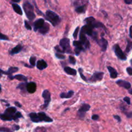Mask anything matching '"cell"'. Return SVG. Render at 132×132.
<instances>
[{
    "mask_svg": "<svg viewBox=\"0 0 132 132\" xmlns=\"http://www.w3.org/2000/svg\"><path fill=\"white\" fill-rule=\"evenodd\" d=\"M30 119L32 121V122L35 123H38V122H52L53 119L50 118L49 116H48L45 112H39L38 113H29L28 115Z\"/></svg>",
    "mask_w": 132,
    "mask_h": 132,
    "instance_id": "obj_1",
    "label": "cell"
},
{
    "mask_svg": "<svg viewBox=\"0 0 132 132\" xmlns=\"http://www.w3.org/2000/svg\"><path fill=\"white\" fill-rule=\"evenodd\" d=\"M23 7L27 15V18L30 21H33L36 18V14L34 13V8L33 5L29 1H26L23 3Z\"/></svg>",
    "mask_w": 132,
    "mask_h": 132,
    "instance_id": "obj_2",
    "label": "cell"
},
{
    "mask_svg": "<svg viewBox=\"0 0 132 132\" xmlns=\"http://www.w3.org/2000/svg\"><path fill=\"white\" fill-rule=\"evenodd\" d=\"M46 20L48 21L50 23H52L54 27L58 25L61 22V18L56 13L52 10H48L46 12V15H45Z\"/></svg>",
    "mask_w": 132,
    "mask_h": 132,
    "instance_id": "obj_3",
    "label": "cell"
},
{
    "mask_svg": "<svg viewBox=\"0 0 132 132\" xmlns=\"http://www.w3.org/2000/svg\"><path fill=\"white\" fill-rule=\"evenodd\" d=\"M85 23L86 24H88L92 28H101L104 29L106 32V28L105 27L104 24L102 23L101 22L97 21L96 19L93 17H89V18H86L85 19Z\"/></svg>",
    "mask_w": 132,
    "mask_h": 132,
    "instance_id": "obj_4",
    "label": "cell"
},
{
    "mask_svg": "<svg viewBox=\"0 0 132 132\" xmlns=\"http://www.w3.org/2000/svg\"><path fill=\"white\" fill-rule=\"evenodd\" d=\"M59 45L63 48L66 53L73 54V52H72V48L70 47V42L69 39L63 38L61 39L60 42H59Z\"/></svg>",
    "mask_w": 132,
    "mask_h": 132,
    "instance_id": "obj_5",
    "label": "cell"
},
{
    "mask_svg": "<svg viewBox=\"0 0 132 132\" xmlns=\"http://www.w3.org/2000/svg\"><path fill=\"white\" fill-rule=\"evenodd\" d=\"M113 49L116 56L117 57L118 59L122 61H126L127 59V57L125 55V54L123 52V51H122V49L121 48V47H120V46L118 44H116L113 46Z\"/></svg>",
    "mask_w": 132,
    "mask_h": 132,
    "instance_id": "obj_6",
    "label": "cell"
},
{
    "mask_svg": "<svg viewBox=\"0 0 132 132\" xmlns=\"http://www.w3.org/2000/svg\"><path fill=\"white\" fill-rule=\"evenodd\" d=\"M42 97L45 100V103H44L43 105L41 106V108L42 109H45V108H47L48 104H50V101H51V95H50V92L48 90H45L42 93Z\"/></svg>",
    "mask_w": 132,
    "mask_h": 132,
    "instance_id": "obj_7",
    "label": "cell"
},
{
    "mask_svg": "<svg viewBox=\"0 0 132 132\" xmlns=\"http://www.w3.org/2000/svg\"><path fill=\"white\" fill-rule=\"evenodd\" d=\"M90 109V105L88 104H83L81 106V108L79 109L78 112H77V116H78L79 118L82 119L85 117L86 113Z\"/></svg>",
    "mask_w": 132,
    "mask_h": 132,
    "instance_id": "obj_8",
    "label": "cell"
},
{
    "mask_svg": "<svg viewBox=\"0 0 132 132\" xmlns=\"http://www.w3.org/2000/svg\"><path fill=\"white\" fill-rule=\"evenodd\" d=\"M79 39L80 41L82 43L84 47L85 48V49H88L90 46V41H88V39H87L86 36V34L83 32L82 30L80 31V34H79Z\"/></svg>",
    "mask_w": 132,
    "mask_h": 132,
    "instance_id": "obj_9",
    "label": "cell"
},
{
    "mask_svg": "<svg viewBox=\"0 0 132 132\" xmlns=\"http://www.w3.org/2000/svg\"><path fill=\"white\" fill-rule=\"evenodd\" d=\"M104 72H96L93 74L91 78H90L89 81L91 82H96V81H100L103 79Z\"/></svg>",
    "mask_w": 132,
    "mask_h": 132,
    "instance_id": "obj_10",
    "label": "cell"
},
{
    "mask_svg": "<svg viewBox=\"0 0 132 132\" xmlns=\"http://www.w3.org/2000/svg\"><path fill=\"white\" fill-rule=\"evenodd\" d=\"M45 19L43 18H39V19H37L34 23V30L35 32L39 30L45 24Z\"/></svg>",
    "mask_w": 132,
    "mask_h": 132,
    "instance_id": "obj_11",
    "label": "cell"
},
{
    "mask_svg": "<svg viewBox=\"0 0 132 132\" xmlns=\"http://www.w3.org/2000/svg\"><path fill=\"white\" fill-rule=\"evenodd\" d=\"M97 43L98 45L101 46L102 51L106 52V50H107V47H108V41H107V40H106L104 37H102L101 38L98 39Z\"/></svg>",
    "mask_w": 132,
    "mask_h": 132,
    "instance_id": "obj_12",
    "label": "cell"
},
{
    "mask_svg": "<svg viewBox=\"0 0 132 132\" xmlns=\"http://www.w3.org/2000/svg\"><path fill=\"white\" fill-rule=\"evenodd\" d=\"M116 84H117L118 86L124 88L125 89H127V90L130 89V88H131V84H130V82H128V81H125V80H118V81H116Z\"/></svg>",
    "mask_w": 132,
    "mask_h": 132,
    "instance_id": "obj_13",
    "label": "cell"
},
{
    "mask_svg": "<svg viewBox=\"0 0 132 132\" xmlns=\"http://www.w3.org/2000/svg\"><path fill=\"white\" fill-rule=\"evenodd\" d=\"M19 68L18 67H10V68L8 69L7 71L5 72L3 70H0V72H1V76H2L3 74L7 75V76H12L14 73H15L16 72H18Z\"/></svg>",
    "mask_w": 132,
    "mask_h": 132,
    "instance_id": "obj_14",
    "label": "cell"
},
{
    "mask_svg": "<svg viewBox=\"0 0 132 132\" xmlns=\"http://www.w3.org/2000/svg\"><path fill=\"white\" fill-rule=\"evenodd\" d=\"M36 89H37V86L35 82H30L27 83V90L29 94H34L36 91Z\"/></svg>",
    "mask_w": 132,
    "mask_h": 132,
    "instance_id": "obj_15",
    "label": "cell"
},
{
    "mask_svg": "<svg viewBox=\"0 0 132 132\" xmlns=\"http://www.w3.org/2000/svg\"><path fill=\"white\" fill-rule=\"evenodd\" d=\"M93 29H94V28H92L91 27L88 25V24H86V25L83 26V27L81 28V30L83 31L86 35H88V36H91V37L92 36L93 33H94Z\"/></svg>",
    "mask_w": 132,
    "mask_h": 132,
    "instance_id": "obj_16",
    "label": "cell"
},
{
    "mask_svg": "<svg viewBox=\"0 0 132 132\" xmlns=\"http://www.w3.org/2000/svg\"><path fill=\"white\" fill-rule=\"evenodd\" d=\"M36 67H37V69L40 70H43L45 69L48 67V65L47 63H46V62L45 61H44L43 59H40V60L37 61Z\"/></svg>",
    "mask_w": 132,
    "mask_h": 132,
    "instance_id": "obj_17",
    "label": "cell"
},
{
    "mask_svg": "<svg viewBox=\"0 0 132 132\" xmlns=\"http://www.w3.org/2000/svg\"><path fill=\"white\" fill-rule=\"evenodd\" d=\"M107 69L110 72V77L112 79H116L117 78V76H118V73H117V70L115 69L113 67H110V66H108L107 67Z\"/></svg>",
    "mask_w": 132,
    "mask_h": 132,
    "instance_id": "obj_18",
    "label": "cell"
},
{
    "mask_svg": "<svg viewBox=\"0 0 132 132\" xmlns=\"http://www.w3.org/2000/svg\"><path fill=\"white\" fill-rule=\"evenodd\" d=\"M23 49V46H22L21 45H17L15 47L13 48L10 51V54L11 55H14L15 54H18V53L20 52Z\"/></svg>",
    "mask_w": 132,
    "mask_h": 132,
    "instance_id": "obj_19",
    "label": "cell"
},
{
    "mask_svg": "<svg viewBox=\"0 0 132 132\" xmlns=\"http://www.w3.org/2000/svg\"><path fill=\"white\" fill-rule=\"evenodd\" d=\"M73 45L75 46V48L82 51H85V48L84 47L83 45L80 41H74L73 42Z\"/></svg>",
    "mask_w": 132,
    "mask_h": 132,
    "instance_id": "obj_20",
    "label": "cell"
},
{
    "mask_svg": "<svg viewBox=\"0 0 132 132\" xmlns=\"http://www.w3.org/2000/svg\"><path fill=\"white\" fill-rule=\"evenodd\" d=\"M64 71L66 73L70 76H76L77 75V71L73 68H70L69 67H65L64 68Z\"/></svg>",
    "mask_w": 132,
    "mask_h": 132,
    "instance_id": "obj_21",
    "label": "cell"
},
{
    "mask_svg": "<svg viewBox=\"0 0 132 132\" xmlns=\"http://www.w3.org/2000/svg\"><path fill=\"white\" fill-rule=\"evenodd\" d=\"M49 30H50V26H49V24L48 23H45V24L38 31L40 34H41L43 35H45L48 32Z\"/></svg>",
    "mask_w": 132,
    "mask_h": 132,
    "instance_id": "obj_22",
    "label": "cell"
},
{
    "mask_svg": "<svg viewBox=\"0 0 132 132\" xmlns=\"http://www.w3.org/2000/svg\"><path fill=\"white\" fill-rule=\"evenodd\" d=\"M12 8L15 12H16L17 14L20 15H23V11H22V9H21V6L15 3H12Z\"/></svg>",
    "mask_w": 132,
    "mask_h": 132,
    "instance_id": "obj_23",
    "label": "cell"
},
{
    "mask_svg": "<svg viewBox=\"0 0 132 132\" xmlns=\"http://www.w3.org/2000/svg\"><path fill=\"white\" fill-rule=\"evenodd\" d=\"M73 94H74V92L73 90H70L68 93H61L60 94V97L62 99H69L73 96Z\"/></svg>",
    "mask_w": 132,
    "mask_h": 132,
    "instance_id": "obj_24",
    "label": "cell"
},
{
    "mask_svg": "<svg viewBox=\"0 0 132 132\" xmlns=\"http://www.w3.org/2000/svg\"><path fill=\"white\" fill-rule=\"evenodd\" d=\"M88 3V0H73V4L76 7L79 6H81V5H87Z\"/></svg>",
    "mask_w": 132,
    "mask_h": 132,
    "instance_id": "obj_25",
    "label": "cell"
},
{
    "mask_svg": "<svg viewBox=\"0 0 132 132\" xmlns=\"http://www.w3.org/2000/svg\"><path fill=\"white\" fill-rule=\"evenodd\" d=\"M86 8H87V5H81V6H79L76 7V12L78 14H82V13H85L86 10Z\"/></svg>",
    "mask_w": 132,
    "mask_h": 132,
    "instance_id": "obj_26",
    "label": "cell"
},
{
    "mask_svg": "<svg viewBox=\"0 0 132 132\" xmlns=\"http://www.w3.org/2000/svg\"><path fill=\"white\" fill-rule=\"evenodd\" d=\"M13 79H15L18 80L19 81H23V82H27L28 81V79L26 76H23L22 74H18L15 75V76H13Z\"/></svg>",
    "mask_w": 132,
    "mask_h": 132,
    "instance_id": "obj_27",
    "label": "cell"
},
{
    "mask_svg": "<svg viewBox=\"0 0 132 132\" xmlns=\"http://www.w3.org/2000/svg\"><path fill=\"white\" fill-rule=\"evenodd\" d=\"M27 82H21V83L19 84V85H18V86H17V89H19V90L22 92H26L27 91Z\"/></svg>",
    "mask_w": 132,
    "mask_h": 132,
    "instance_id": "obj_28",
    "label": "cell"
},
{
    "mask_svg": "<svg viewBox=\"0 0 132 132\" xmlns=\"http://www.w3.org/2000/svg\"><path fill=\"white\" fill-rule=\"evenodd\" d=\"M132 49V41H130V40H127V46H126V53H129Z\"/></svg>",
    "mask_w": 132,
    "mask_h": 132,
    "instance_id": "obj_29",
    "label": "cell"
},
{
    "mask_svg": "<svg viewBox=\"0 0 132 132\" xmlns=\"http://www.w3.org/2000/svg\"><path fill=\"white\" fill-rule=\"evenodd\" d=\"M33 132H46V129L45 127H36L34 128Z\"/></svg>",
    "mask_w": 132,
    "mask_h": 132,
    "instance_id": "obj_30",
    "label": "cell"
},
{
    "mask_svg": "<svg viewBox=\"0 0 132 132\" xmlns=\"http://www.w3.org/2000/svg\"><path fill=\"white\" fill-rule=\"evenodd\" d=\"M78 71H79V74H80V76H81V77L82 78V79L84 80L85 81H87V79L86 78V77L84 76L83 73H82V72H83V70H82L81 68H79Z\"/></svg>",
    "mask_w": 132,
    "mask_h": 132,
    "instance_id": "obj_31",
    "label": "cell"
},
{
    "mask_svg": "<svg viewBox=\"0 0 132 132\" xmlns=\"http://www.w3.org/2000/svg\"><path fill=\"white\" fill-rule=\"evenodd\" d=\"M55 50L59 53H62V54H63V53L65 52H64V50H63V48H62L60 45H57V46H55Z\"/></svg>",
    "mask_w": 132,
    "mask_h": 132,
    "instance_id": "obj_32",
    "label": "cell"
},
{
    "mask_svg": "<svg viewBox=\"0 0 132 132\" xmlns=\"http://www.w3.org/2000/svg\"><path fill=\"white\" fill-rule=\"evenodd\" d=\"M30 64H31L32 66L34 67L36 66V57L34 56H32L30 58Z\"/></svg>",
    "mask_w": 132,
    "mask_h": 132,
    "instance_id": "obj_33",
    "label": "cell"
},
{
    "mask_svg": "<svg viewBox=\"0 0 132 132\" xmlns=\"http://www.w3.org/2000/svg\"><path fill=\"white\" fill-rule=\"evenodd\" d=\"M22 117H23V116H22V114L21 113V112H17L16 113H15V116H14V121H17L18 120V119L22 118Z\"/></svg>",
    "mask_w": 132,
    "mask_h": 132,
    "instance_id": "obj_34",
    "label": "cell"
},
{
    "mask_svg": "<svg viewBox=\"0 0 132 132\" xmlns=\"http://www.w3.org/2000/svg\"><path fill=\"white\" fill-rule=\"evenodd\" d=\"M69 62L70 64H73V65H75L76 64V58L74 57L72 55H70L69 56Z\"/></svg>",
    "mask_w": 132,
    "mask_h": 132,
    "instance_id": "obj_35",
    "label": "cell"
},
{
    "mask_svg": "<svg viewBox=\"0 0 132 132\" xmlns=\"http://www.w3.org/2000/svg\"><path fill=\"white\" fill-rule=\"evenodd\" d=\"M55 57H56L57 58H58L59 59H65V55H63L62 53H56L55 54Z\"/></svg>",
    "mask_w": 132,
    "mask_h": 132,
    "instance_id": "obj_36",
    "label": "cell"
},
{
    "mask_svg": "<svg viewBox=\"0 0 132 132\" xmlns=\"http://www.w3.org/2000/svg\"><path fill=\"white\" fill-rule=\"evenodd\" d=\"M79 31V27H77V28H76V30H75L74 32H73V37L75 39H77V36H78Z\"/></svg>",
    "mask_w": 132,
    "mask_h": 132,
    "instance_id": "obj_37",
    "label": "cell"
},
{
    "mask_svg": "<svg viewBox=\"0 0 132 132\" xmlns=\"http://www.w3.org/2000/svg\"><path fill=\"white\" fill-rule=\"evenodd\" d=\"M0 131L1 132H13V130H11L9 128L6 127H1L0 128Z\"/></svg>",
    "mask_w": 132,
    "mask_h": 132,
    "instance_id": "obj_38",
    "label": "cell"
},
{
    "mask_svg": "<svg viewBox=\"0 0 132 132\" xmlns=\"http://www.w3.org/2000/svg\"><path fill=\"white\" fill-rule=\"evenodd\" d=\"M24 26H25L26 28L28 29V30H32V27H31L30 24L29 23H28V22L26 20L24 21Z\"/></svg>",
    "mask_w": 132,
    "mask_h": 132,
    "instance_id": "obj_39",
    "label": "cell"
},
{
    "mask_svg": "<svg viewBox=\"0 0 132 132\" xmlns=\"http://www.w3.org/2000/svg\"><path fill=\"white\" fill-rule=\"evenodd\" d=\"M0 38H1V40H6V41H9V39L6 35H4L3 34H0Z\"/></svg>",
    "mask_w": 132,
    "mask_h": 132,
    "instance_id": "obj_40",
    "label": "cell"
},
{
    "mask_svg": "<svg viewBox=\"0 0 132 132\" xmlns=\"http://www.w3.org/2000/svg\"><path fill=\"white\" fill-rule=\"evenodd\" d=\"M20 129V126L19 125H14L12 126V130L13 131H18Z\"/></svg>",
    "mask_w": 132,
    "mask_h": 132,
    "instance_id": "obj_41",
    "label": "cell"
},
{
    "mask_svg": "<svg viewBox=\"0 0 132 132\" xmlns=\"http://www.w3.org/2000/svg\"><path fill=\"white\" fill-rule=\"evenodd\" d=\"M124 101L126 102V103H127L128 104H129V105L131 104V102H130V98L129 97H125L124 98Z\"/></svg>",
    "mask_w": 132,
    "mask_h": 132,
    "instance_id": "obj_42",
    "label": "cell"
},
{
    "mask_svg": "<svg viewBox=\"0 0 132 132\" xmlns=\"http://www.w3.org/2000/svg\"><path fill=\"white\" fill-rule=\"evenodd\" d=\"M99 119V116L97 114H94L92 116V119L94 121H98Z\"/></svg>",
    "mask_w": 132,
    "mask_h": 132,
    "instance_id": "obj_43",
    "label": "cell"
},
{
    "mask_svg": "<svg viewBox=\"0 0 132 132\" xmlns=\"http://www.w3.org/2000/svg\"><path fill=\"white\" fill-rule=\"evenodd\" d=\"M126 72L129 76H132V68L131 67H128L126 68Z\"/></svg>",
    "mask_w": 132,
    "mask_h": 132,
    "instance_id": "obj_44",
    "label": "cell"
},
{
    "mask_svg": "<svg viewBox=\"0 0 132 132\" xmlns=\"http://www.w3.org/2000/svg\"><path fill=\"white\" fill-rule=\"evenodd\" d=\"M113 118L115 119H116L117 121V122H121V118L120 116H117V115H115V116H113Z\"/></svg>",
    "mask_w": 132,
    "mask_h": 132,
    "instance_id": "obj_45",
    "label": "cell"
},
{
    "mask_svg": "<svg viewBox=\"0 0 132 132\" xmlns=\"http://www.w3.org/2000/svg\"><path fill=\"white\" fill-rule=\"evenodd\" d=\"M125 113L128 118H132V112H125Z\"/></svg>",
    "mask_w": 132,
    "mask_h": 132,
    "instance_id": "obj_46",
    "label": "cell"
},
{
    "mask_svg": "<svg viewBox=\"0 0 132 132\" xmlns=\"http://www.w3.org/2000/svg\"><path fill=\"white\" fill-rule=\"evenodd\" d=\"M124 1L127 5H131V4H132V0H124Z\"/></svg>",
    "mask_w": 132,
    "mask_h": 132,
    "instance_id": "obj_47",
    "label": "cell"
},
{
    "mask_svg": "<svg viewBox=\"0 0 132 132\" xmlns=\"http://www.w3.org/2000/svg\"><path fill=\"white\" fill-rule=\"evenodd\" d=\"M14 104H15V105L17 107H19V108H21V107H22V105L20 104V103H19V102L15 101V103H14Z\"/></svg>",
    "mask_w": 132,
    "mask_h": 132,
    "instance_id": "obj_48",
    "label": "cell"
},
{
    "mask_svg": "<svg viewBox=\"0 0 132 132\" xmlns=\"http://www.w3.org/2000/svg\"><path fill=\"white\" fill-rule=\"evenodd\" d=\"M130 37L132 39V25L130 27Z\"/></svg>",
    "mask_w": 132,
    "mask_h": 132,
    "instance_id": "obj_49",
    "label": "cell"
},
{
    "mask_svg": "<svg viewBox=\"0 0 132 132\" xmlns=\"http://www.w3.org/2000/svg\"><path fill=\"white\" fill-rule=\"evenodd\" d=\"M13 3H19L21 0H11Z\"/></svg>",
    "mask_w": 132,
    "mask_h": 132,
    "instance_id": "obj_50",
    "label": "cell"
},
{
    "mask_svg": "<svg viewBox=\"0 0 132 132\" xmlns=\"http://www.w3.org/2000/svg\"><path fill=\"white\" fill-rule=\"evenodd\" d=\"M24 67H28V68H33V66H32V67H31V66H30H30L29 65H28V64H24Z\"/></svg>",
    "mask_w": 132,
    "mask_h": 132,
    "instance_id": "obj_51",
    "label": "cell"
},
{
    "mask_svg": "<svg viewBox=\"0 0 132 132\" xmlns=\"http://www.w3.org/2000/svg\"><path fill=\"white\" fill-rule=\"evenodd\" d=\"M128 92L130 93V94H131V95H132V90H131V89H129V92Z\"/></svg>",
    "mask_w": 132,
    "mask_h": 132,
    "instance_id": "obj_52",
    "label": "cell"
},
{
    "mask_svg": "<svg viewBox=\"0 0 132 132\" xmlns=\"http://www.w3.org/2000/svg\"><path fill=\"white\" fill-rule=\"evenodd\" d=\"M130 64H131V65L132 66V59L130 60Z\"/></svg>",
    "mask_w": 132,
    "mask_h": 132,
    "instance_id": "obj_53",
    "label": "cell"
},
{
    "mask_svg": "<svg viewBox=\"0 0 132 132\" xmlns=\"http://www.w3.org/2000/svg\"><path fill=\"white\" fill-rule=\"evenodd\" d=\"M130 132H132V130H130Z\"/></svg>",
    "mask_w": 132,
    "mask_h": 132,
    "instance_id": "obj_54",
    "label": "cell"
},
{
    "mask_svg": "<svg viewBox=\"0 0 132 132\" xmlns=\"http://www.w3.org/2000/svg\"><path fill=\"white\" fill-rule=\"evenodd\" d=\"M45 1H46V0H45Z\"/></svg>",
    "mask_w": 132,
    "mask_h": 132,
    "instance_id": "obj_55",
    "label": "cell"
}]
</instances>
